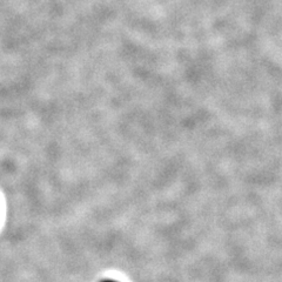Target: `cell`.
<instances>
[{
  "label": "cell",
  "instance_id": "1",
  "mask_svg": "<svg viewBox=\"0 0 282 282\" xmlns=\"http://www.w3.org/2000/svg\"><path fill=\"white\" fill-rule=\"evenodd\" d=\"M101 282H118V281H114V280H105V281H101Z\"/></svg>",
  "mask_w": 282,
  "mask_h": 282
}]
</instances>
